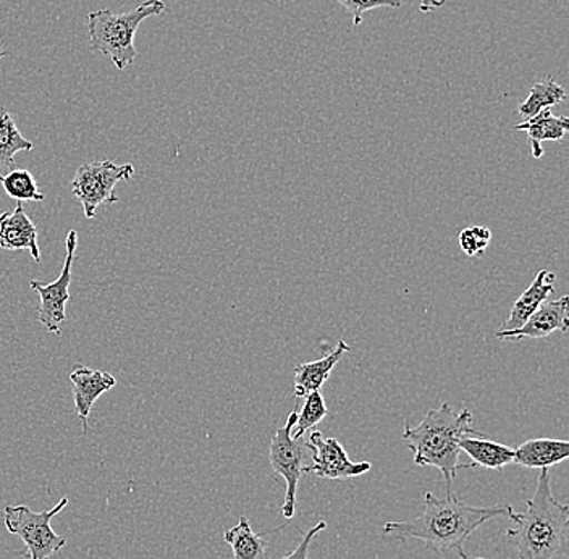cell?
Returning a JSON list of instances; mask_svg holds the SVG:
<instances>
[{
    "label": "cell",
    "mask_w": 569,
    "mask_h": 559,
    "mask_svg": "<svg viewBox=\"0 0 569 559\" xmlns=\"http://www.w3.org/2000/svg\"><path fill=\"white\" fill-rule=\"evenodd\" d=\"M515 509L510 505L478 508L462 503L453 493L436 497L432 491L425 493V512L411 521L387 522L382 532L395 540L407 542L409 539L421 540L436 555L453 551L461 559H469L465 553V543L479 527L490 519L508 516Z\"/></svg>",
    "instance_id": "1"
},
{
    "label": "cell",
    "mask_w": 569,
    "mask_h": 559,
    "mask_svg": "<svg viewBox=\"0 0 569 559\" xmlns=\"http://www.w3.org/2000/svg\"><path fill=\"white\" fill-rule=\"evenodd\" d=\"M515 527L505 532L519 559H553L568 551L569 509L551 493L550 469H540L536 493L525 512H511Z\"/></svg>",
    "instance_id": "2"
},
{
    "label": "cell",
    "mask_w": 569,
    "mask_h": 559,
    "mask_svg": "<svg viewBox=\"0 0 569 559\" xmlns=\"http://www.w3.org/2000/svg\"><path fill=\"white\" fill-rule=\"evenodd\" d=\"M478 433L472 429V412L466 406L460 412H455L453 406L442 402L440 408L429 409L419 426L407 423L403 440L415 453V465L430 466L442 472L447 493L451 495L458 469H466L458 462L461 453L458 441L461 437Z\"/></svg>",
    "instance_id": "3"
},
{
    "label": "cell",
    "mask_w": 569,
    "mask_h": 559,
    "mask_svg": "<svg viewBox=\"0 0 569 559\" xmlns=\"http://www.w3.org/2000/svg\"><path fill=\"white\" fill-rule=\"evenodd\" d=\"M166 12L163 0H146L130 12L116 13L109 9L88 13L89 44L94 51L112 60L117 70L123 71L137 60L134 34L142 21Z\"/></svg>",
    "instance_id": "4"
},
{
    "label": "cell",
    "mask_w": 569,
    "mask_h": 559,
    "mask_svg": "<svg viewBox=\"0 0 569 559\" xmlns=\"http://www.w3.org/2000/svg\"><path fill=\"white\" fill-rule=\"evenodd\" d=\"M298 412L293 411L288 416L287 423L273 433L270 441L269 461L273 472L279 473L284 480V503L282 512L284 519H291L297 509L298 483L302 473L308 469L311 461L306 438H295L291 436L295 422H297Z\"/></svg>",
    "instance_id": "5"
},
{
    "label": "cell",
    "mask_w": 569,
    "mask_h": 559,
    "mask_svg": "<svg viewBox=\"0 0 569 559\" xmlns=\"http://www.w3.org/2000/svg\"><path fill=\"white\" fill-rule=\"evenodd\" d=\"M69 505V498H62L49 511L33 512L30 508L6 507L3 508V521L7 530L12 536L20 537L21 542L27 545L24 557L30 559H48L57 551L62 550L67 545L63 536H57L51 527V521L63 508Z\"/></svg>",
    "instance_id": "6"
},
{
    "label": "cell",
    "mask_w": 569,
    "mask_h": 559,
    "mask_svg": "<svg viewBox=\"0 0 569 559\" xmlns=\"http://www.w3.org/2000/svg\"><path fill=\"white\" fill-rule=\"evenodd\" d=\"M134 176L131 163L112 162V160H96L83 163L74 173L71 181V191L83 206L87 219L96 216V210L102 204H113L120 198L116 194V187L120 181H130Z\"/></svg>",
    "instance_id": "7"
},
{
    "label": "cell",
    "mask_w": 569,
    "mask_h": 559,
    "mask_svg": "<svg viewBox=\"0 0 569 559\" xmlns=\"http://www.w3.org/2000/svg\"><path fill=\"white\" fill-rule=\"evenodd\" d=\"M78 246V231L70 230L67 234V258L63 263L62 272L52 283L44 281L31 280L30 287L41 298V305L38 308L39 322L44 327L46 332L60 335L62 333L63 320L67 319L66 308L70 301L71 269H73L74 251Z\"/></svg>",
    "instance_id": "8"
},
{
    "label": "cell",
    "mask_w": 569,
    "mask_h": 559,
    "mask_svg": "<svg viewBox=\"0 0 569 559\" xmlns=\"http://www.w3.org/2000/svg\"><path fill=\"white\" fill-rule=\"evenodd\" d=\"M311 462L306 472L315 473L319 479L343 480L368 473L372 469L371 462L351 461L343 445L333 437H323V433L311 432L306 438Z\"/></svg>",
    "instance_id": "9"
},
{
    "label": "cell",
    "mask_w": 569,
    "mask_h": 559,
    "mask_svg": "<svg viewBox=\"0 0 569 559\" xmlns=\"http://www.w3.org/2000/svg\"><path fill=\"white\" fill-rule=\"evenodd\" d=\"M568 297L557 301L543 302L521 327L515 330H500V340H526V338H546L555 332L567 333L569 329Z\"/></svg>",
    "instance_id": "10"
},
{
    "label": "cell",
    "mask_w": 569,
    "mask_h": 559,
    "mask_svg": "<svg viewBox=\"0 0 569 559\" xmlns=\"http://www.w3.org/2000/svg\"><path fill=\"white\" fill-rule=\"evenodd\" d=\"M70 383L71 390H73L74 411L83 426V432L87 433L92 406L99 400V397L116 387L117 379L104 370L89 369L77 365L70 372Z\"/></svg>",
    "instance_id": "11"
},
{
    "label": "cell",
    "mask_w": 569,
    "mask_h": 559,
    "mask_svg": "<svg viewBox=\"0 0 569 559\" xmlns=\"http://www.w3.org/2000/svg\"><path fill=\"white\" fill-rule=\"evenodd\" d=\"M0 248L6 251L28 249L36 262H41V249L38 244V227L28 216L23 202H17L16 209L0 213Z\"/></svg>",
    "instance_id": "12"
},
{
    "label": "cell",
    "mask_w": 569,
    "mask_h": 559,
    "mask_svg": "<svg viewBox=\"0 0 569 559\" xmlns=\"http://www.w3.org/2000/svg\"><path fill=\"white\" fill-rule=\"evenodd\" d=\"M350 351V345L340 340L336 350L318 359V361L297 366V369H295V397L306 398L312 391H319L320 387L329 380L333 368Z\"/></svg>",
    "instance_id": "13"
},
{
    "label": "cell",
    "mask_w": 569,
    "mask_h": 559,
    "mask_svg": "<svg viewBox=\"0 0 569 559\" xmlns=\"http://www.w3.org/2000/svg\"><path fill=\"white\" fill-rule=\"evenodd\" d=\"M569 458V443L567 440L555 438H532L525 441L515 450V465L531 469H550Z\"/></svg>",
    "instance_id": "14"
},
{
    "label": "cell",
    "mask_w": 569,
    "mask_h": 559,
    "mask_svg": "<svg viewBox=\"0 0 569 559\" xmlns=\"http://www.w3.org/2000/svg\"><path fill=\"white\" fill-rule=\"evenodd\" d=\"M515 130L528 133L532 158L540 159L543 156V141H561L567 137L569 119L568 117H555L550 109H543L542 112L526 122L516 124Z\"/></svg>",
    "instance_id": "15"
},
{
    "label": "cell",
    "mask_w": 569,
    "mask_h": 559,
    "mask_svg": "<svg viewBox=\"0 0 569 559\" xmlns=\"http://www.w3.org/2000/svg\"><path fill=\"white\" fill-rule=\"evenodd\" d=\"M555 281H557V276L553 272L540 270L536 279H533L531 287L515 302L510 317H508L501 330H515L521 327L547 301V298L553 293Z\"/></svg>",
    "instance_id": "16"
},
{
    "label": "cell",
    "mask_w": 569,
    "mask_h": 559,
    "mask_svg": "<svg viewBox=\"0 0 569 559\" xmlns=\"http://www.w3.org/2000/svg\"><path fill=\"white\" fill-rule=\"evenodd\" d=\"M458 447H460L461 453L468 455L475 461L472 468L480 466V468L501 471L505 466L513 462V448L489 440L483 433H478L476 437H461Z\"/></svg>",
    "instance_id": "17"
},
{
    "label": "cell",
    "mask_w": 569,
    "mask_h": 559,
    "mask_svg": "<svg viewBox=\"0 0 569 559\" xmlns=\"http://www.w3.org/2000/svg\"><path fill=\"white\" fill-rule=\"evenodd\" d=\"M266 533L252 532L247 516L223 533V540L230 545L233 559H267Z\"/></svg>",
    "instance_id": "18"
},
{
    "label": "cell",
    "mask_w": 569,
    "mask_h": 559,
    "mask_svg": "<svg viewBox=\"0 0 569 559\" xmlns=\"http://www.w3.org/2000/svg\"><path fill=\"white\" fill-rule=\"evenodd\" d=\"M34 144L18 130L16 120L9 110L0 106V180L3 177V170H10L13 167V158L18 152L33 151Z\"/></svg>",
    "instance_id": "19"
},
{
    "label": "cell",
    "mask_w": 569,
    "mask_h": 559,
    "mask_svg": "<svg viewBox=\"0 0 569 559\" xmlns=\"http://www.w3.org/2000/svg\"><path fill=\"white\" fill-rule=\"evenodd\" d=\"M565 101H567V91L553 78L549 77L532 84L528 99L519 107V116L531 119V117L542 112L543 109H550V107L561 104Z\"/></svg>",
    "instance_id": "20"
},
{
    "label": "cell",
    "mask_w": 569,
    "mask_h": 559,
    "mask_svg": "<svg viewBox=\"0 0 569 559\" xmlns=\"http://www.w3.org/2000/svg\"><path fill=\"white\" fill-rule=\"evenodd\" d=\"M3 191L9 198L16 199L17 202H41L44 201V194L39 191L33 173L24 169L10 170L9 173L0 180Z\"/></svg>",
    "instance_id": "21"
},
{
    "label": "cell",
    "mask_w": 569,
    "mask_h": 559,
    "mask_svg": "<svg viewBox=\"0 0 569 559\" xmlns=\"http://www.w3.org/2000/svg\"><path fill=\"white\" fill-rule=\"evenodd\" d=\"M326 416L327 405L326 401H323L322 395H320V391H312V393L306 397L301 412L298 415L293 430H291V436L295 438L305 437L306 432L311 430L312 427L318 426L319 422H322Z\"/></svg>",
    "instance_id": "22"
},
{
    "label": "cell",
    "mask_w": 569,
    "mask_h": 559,
    "mask_svg": "<svg viewBox=\"0 0 569 559\" xmlns=\"http://www.w3.org/2000/svg\"><path fill=\"white\" fill-rule=\"evenodd\" d=\"M490 240H492V231L487 227L465 228L460 233V248L466 256L475 258L483 254Z\"/></svg>",
    "instance_id": "23"
},
{
    "label": "cell",
    "mask_w": 569,
    "mask_h": 559,
    "mask_svg": "<svg viewBox=\"0 0 569 559\" xmlns=\"http://www.w3.org/2000/svg\"><path fill=\"white\" fill-rule=\"evenodd\" d=\"M337 2L353 16V27L361 24L362 16L369 10L382 9V7L400 9L403 6V0H337Z\"/></svg>",
    "instance_id": "24"
},
{
    "label": "cell",
    "mask_w": 569,
    "mask_h": 559,
    "mask_svg": "<svg viewBox=\"0 0 569 559\" xmlns=\"http://www.w3.org/2000/svg\"><path fill=\"white\" fill-rule=\"evenodd\" d=\"M326 521L318 522V525L312 527L311 530H308V532L302 536L301 542L298 543V547L295 548L291 553L284 555V557L280 559H308L309 548H311L312 540H315V537L318 536L319 532L326 530Z\"/></svg>",
    "instance_id": "25"
},
{
    "label": "cell",
    "mask_w": 569,
    "mask_h": 559,
    "mask_svg": "<svg viewBox=\"0 0 569 559\" xmlns=\"http://www.w3.org/2000/svg\"><path fill=\"white\" fill-rule=\"evenodd\" d=\"M447 3V0H421V10L422 13L432 12V10L442 9V7Z\"/></svg>",
    "instance_id": "26"
},
{
    "label": "cell",
    "mask_w": 569,
    "mask_h": 559,
    "mask_svg": "<svg viewBox=\"0 0 569 559\" xmlns=\"http://www.w3.org/2000/svg\"><path fill=\"white\" fill-rule=\"evenodd\" d=\"M7 56V51H3L2 44H0V59H3V57Z\"/></svg>",
    "instance_id": "27"
},
{
    "label": "cell",
    "mask_w": 569,
    "mask_h": 559,
    "mask_svg": "<svg viewBox=\"0 0 569 559\" xmlns=\"http://www.w3.org/2000/svg\"><path fill=\"white\" fill-rule=\"evenodd\" d=\"M479 559H482V558H479Z\"/></svg>",
    "instance_id": "28"
}]
</instances>
